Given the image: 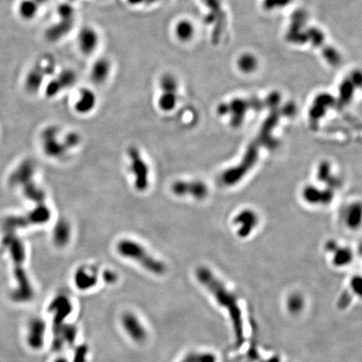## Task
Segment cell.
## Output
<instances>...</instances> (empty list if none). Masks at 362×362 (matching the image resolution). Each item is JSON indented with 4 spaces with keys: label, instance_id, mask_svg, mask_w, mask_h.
<instances>
[{
    "label": "cell",
    "instance_id": "43",
    "mask_svg": "<svg viewBox=\"0 0 362 362\" xmlns=\"http://www.w3.org/2000/svg\"><path fill=\"white\" fill-rule=\"evenodd\" d=\"M36 3H38L39 5L42 6L44 4H46L47 2H49V0H34Z\"/></svg>",
    "mask_w": 362,
    "mask_h": 362
},
{
    "label": "cell",
    "instance_id": "42",
    "mask_svg": "<svg viewBox=\"0 0 362 362\" xmlns=\"http://www.w3.org/2000/svg\"><path fill=\"white\" fill-rule=\"evenodd\" d=\"M145 2H146V0H127V3L131 6L141 5Z\"/></svg>",
    "mask_w": 362,
    "mask_h": 362
},
{
    "label": "cell",
    "instance_id": "4",
    "mask_svg": "<svg viewBox=\"0 0 362 362\" xmlns=\"http://www.w3.org/2000/svg\"><path fill=\"white\" fill-rule=\"evenodd\" d=\"M117 252L120 256L136 261L148 272L156 275H162L166 272V266L163 261L153 257L144 246L134 240L123 239L117 244Z\"/></svg>",
    "mask_w": 362,
    "mask_h": 362
},
{
    "label": "cell",
    "instance_id": "35",
    "mask_svg": "<svg viewBox=\"0 0 362 362\" xmlns=\"http://www.w3.org/2000/svg\"><path fill=\"white\" fill-rule=\"evenodd\" d=\"M304 305H305L304 300L299 294H293L289 298L287 302L288 310L293 313H297L302 310Z\"/></svg>",
    "mask_w": 362,
    "mask_h": 362
},
{
    "label": "cell",
    "instance_id": "30",
    "mask_svg": "<svg viewBox=\"0 0 362 362\" xmlns=\"http://www.w3.org/2000/svg\"><path fill=\"white\" fill-rule=\"evenodd\" d=\"M362 220V208L360 204L353 205L346 213V224L351 228H357Z\"/></svg>",
    "mask_w": 362,
    "mask_h": 362
},
{
    "label": "cell",
    "instance_id": "2",
    "mask_svg": "<svg viewBox=\"0 0 362 362\" xmlns=\"http://www.w3.org/2000/svg\"><path fill=\"white\" fill-rule=\"evenodd\" d=\"M196 278L212 294L218 304L228 311L233 327L236 344L238 346H242L244 342V327L242 312L236 297L226 289L223 283L207 267H201L196 270Z\"/></svg>",
    "mask_w": 362,
    "mask_h": 362
},
{
    "label": "cell",
    "instance_id": "13",
    "mask_svg": "<svg viewBox=\"0 0 362 362\" xmlns=\"http://www.w3.org/2000/svg\"><path fill=\"white\" fill-rule=\"evenodd\" d=\"M46 323L41 319H31L28 325L27 343L33 350L42 348L45 341Z\"/></svg>",
    "mask_w": 362,
    "mask_h": 362
},
{
    "label": "cell",
    "instance_id": "8",
    "mask_svg": "<svg viewBox=\"0 0 362 362\" xmlns=\"http://www.w3.org/2000/svg\"><path fill=\"white\" fill-rule=\"evenodd\" d=\"M76 43L82 54L91 55L99 47L100 35L95 28L90 25H86L78 31Z\"/></svg>",
    "mask_w": 362,
    "mask_h": 362
},
{
    "label": "cell",
    "instance_id": "19",
    "mask_svg": "<svg viewBox=\"0 0 362 362\" xmlns=\"http://www.w3.org/2000/svg\"><path fill=\"white\" fill-rule=\"evenodd\" d=\"M75 20H63L59 19V21L54 23L47 28L46 31V37L52 42H56L64 38L68 35L73 27Z\"/></svg>",
    "mask_w": 362,
    "mask_h": 362
},
{
    "label": "cell",
    "instance_id": "3",
    "mask_svg": "<svg viewBox=\"0 0 362 362\" xmlns=\"http://www.w3.org/2000/svg\"><path fill=\"white\" fill-rule=\"evenodd\" d=\"M2 248L8 249L14 264V276L17 287L11 292V299L16 303L30 301L34 298V289L23 267L25 259V246L16 236L8 233L2 240Z\"/></svg>",
    "mask_w": 362,
    "mask_h": 362
},
{
    "label": "cell",
    "instance_id": "27",
    "mask_svg": "<svg viewBox=\"0 0 362 362\" xmlns=\"http://www.w3.org/2000/svg\"><path fill=\"white\" fill-rule=\"evenodd\" d=\"M24 194L26 198L32 201L33 202L39 203V204H42L46 199V194L44 192L43 190L40 188L32 181L24 185Z\"/></svg>",
    "mask_w": 362,
    "mask_h": 362
},
{
    "label": "cell",
    "instance_id": "16",
    "mask_svg": "<svg viewBox=\"0 0 362 362\" xmlns=\"http://www.w3.org/2000/svg\"><path fill=\"white\" fill-rule=\"evenodd\" d=\"M36 171V165L34 161L28 159L25 160L17 168L16 170L11 174L9 184L13 186L18 185H25L30 182Z\"/></svg>",
    "mask_w": 362,
    "mask_h": 362
},
{
    "label": "cell",
    "instance_id": "46",
    "mask_svg": "<svg viewBox=\"0 0 362 362\" xmlns=\"http://www.w3.org/2000/svg\"><path fill=\"white\" fill-rule=\"evenodd\" d=\"M272 362H277V360L275 359V360H273V361H272Z\"/></svg>",
    "mask_w": 362,
    "mask_h": 362
},
{
    "label": "cell",
    "instance_id": "10",
    "mask_svg": "<svg viewBox=\"0 0 362 362\" xmlns=\"http://www.w3.org/2000/svg\"><path fill=\"white\" fill-rule=\"evenodd\" d=\"M122 325L128 336L137 343H143L147 340V330L134 313L131 312L123 313Z\"/></svg>",
    "mask_w": 362,
    "mask_h": 362
},
{
    "label": "cell",
    "instance_id": "33",
    "mask_svg": "<svg viewBox=\"0 0 362 362\" xmlns=\"http://www.w3.org/2000/svg\"><path fill=\"white\" fill-rule=\"evenodd\" d=\"M257 65L258 61L253 54H243L238 60V66L240 70H242L243 72L254 71L257 67Z\"/></svg>",
    "mask_w": 362,
    "mask_h": 362
},
{
    "label": "cell",
    "instance_id": "44",
    "mask_svg": "<svg viewBox=\"0 0 362 362\" xmlns=\"http://www.w3.org/2000/svg\"><path fill=\"white\" fill-rule=\"evenodd\" d=\"M54 362H68L64 358V357H59V358H57L56 360H54Z\"/></svg>",
    "mask_w": 362,
    "mask_h": 362
},
{
    "label": "cell",
    "instance_id": "39",
    "mask_svg": "<svg viewBox=\"0 0 362 362\" xmlns=\"http://www.w3.org/2000/svg\"><path fill=\"white\" fill-rule=\"evenodd\" d=\"M352 295L349 294V292H344L343 294H341V298L339 300L338 302V306L341 309V310H345L347 308L351 302H352Z\"/></svg>",
    "mask_w": 362,
    "mask_h": 362
},
{
    "label": "cell",
    "instance_id": "38",
    "mask_svg": "<svg viewBox=\"0 0 362 362\" xmlns=\"http://www.w3.org/2000/svg\"><path fill=\"white\" fill-rule=\"evenodd\" d=\"M80 141H81V137L78 134L76 133H69L65 137L64 144H65V147L67 148V150H69V149H72L79 145Z\"/></svg>",
    "mask_w": 362,
    "mask_h": 362
},
{
    "label": "cell",
    "instance_id": "21",
    "mask_svg": "<svg viewBox=\"0 0 362 362\" xmlns=\"http://www.w3.org/2000/svg\"><path fill=\"white\" fill-rule=\"evenodd\" d=\"M71 237V227L68 221L65 219H60L55 224L52 232L53 243L59 248L67 245Z\"/></svg>",
    "mask_w": 362,
    "mask_h": 362
},
{
    "label": "cell",
    "instance_id": "18",
    "mask_svg": "<svg viewBox=\"0 0 362 362\" xmlns=\"http://www.w3.org/2000/svg\"><path fill=\"white\" fill-rule=\"evenodd\" d=\"M97 95L90 88L84 87L80 91L79 97L74 108L76 112L85 115L92 112L97 105Z\"/></svg>",
    "mask_w": 362,
    "mask_h": 362
},
{
    "label": "cell",
    "instance_id": "1",
    "mask_svg": "<svg viewBox=\"0 0 362 362\" xmlns=\"http://www.w3.org/2000/svg\"><path fill=\"white\" fill-rule=\"evenodd\" d=\"M280 116L281 113L278 111H273L270 113L261 126L256 138L248 145L241 162L236 166L224 172L221 177L223 184L234 185L243 180L259 159V150L261 147H277L278 142L272 136V131L278 124Z\"/></svg>",
    "mask_w": 362,
    "mask_h": 362
},
{
    "label": "cell",
    "instance_id": "40",
    "mask_svg": "<svg viewBox=\"0 0 362 362\" xmlns=\"http://www.w3.org/2000/svg\"><path fill=\"white\" fill-rule=\"evenodd\" d=\"M352 288L357 295H361L362 294V278L360 276H356L352 278Z\"/></svg>",
    "mask_w": 362,
    "mask_h": 362
},
{
    "label": "cell",
    "instance_id": "6",
    "mask_svg": "<svg viewBox=\"0 0 362 362\" xmlns=\"http://www.w3.org/2000/svg\"><path fill=\"white\" fill-rule=\"evenodd\" d=\"M172 193L179 197L191 196L196 200L207 198L209 189L201 180H177L170 187Z\"/></svg>",
    "mask_w": 362,
    "mask_h": 362
},
{
    "label": "cell",
    "instance_id": "14",
    "mask_svg": "<svg viewBox=\"0 0 362 362\" xmlns=\"http://www.w3.org/2000/svg\"><path fill=\"white\" fill-rule=\"evenodd\" d=\"M111 60L106 57H100L93 63L90 69L92 82L97 85H103L108 80L112 73Z\"/></svg>",
    "mask_w": 362,
    "mask_h": 362
},
{
    "label": "cell",
    "instance_id": "34",
    "mask_svg": "<svg viewBox=\"0 0 362 362\" xmlns=\"http://www.w3.org/2000/svg\"><path fill=\"white\" fill-rule=\"evenodd\" d=\"M216 358L208 353H191L186 356L180 362H215Z\"/></svg>",
    "mask_w": 362,
    "mask_h": 362
},
{
    "label": "cell",
    "instance_id": "7",
    "mask_svg": "<svg viewBox=\"0 0 362 362\" xmlns=\"http://www.w3.org/2000/svg\"><path fill=\"white\" fill-rule=\"evenodd\" d=\"M51 216L52 212L49 208L43 204H40V206L36 207L31 212L29 213L26 216L9 217L8 225L11 228L14 230L18 227H25L33 224L39 225V224L47 223L51 219Z\"/></svg>",
    "mask_w": 362,
    "mask_h": 362
},
{
    "label": "cell",
    "instance_id": "28",
    "mask_svg": "<svg viewBox=\"0 0 362 362\" xmlns=\"http://www.w3.org/2000/svg\"><path fill=\"white\" fill-rule=\"evenodd\" d=\"M62 91L71 88L77 82V75L72 69H64L55 76Z\"/></svg>",
    "mask_w": 362,
    "mask_h": 362
},
{
    "label": "cell",
    "instance_id": "41",
    "mask_svg": "<svg viewBox=\"0 0 362 362\" xmlns=\"http://www.w3.org/2000/svg\"><path fill=\"white\" fill-rule=\"evenodd\" d=\"M103 279L106 283H114L117 280V275L112 271L106 270L103 272Z\"/></svg>",
    "mask_w": 362,
    "mask_h": 362
},
{
    "label": "cell",
    "instance_id": "31",
    "mask_svg": "<svg viewBox=\"0 0 362 362\" xmlns=\"http://www.w3.org/2000/svg\"><path fill=\"white\" fill-rule=\"evenodd\" d=\"M158 86L161 92H170L177 93L178 81L176 77L172 74L166 73L162 75L158 81Z\"/></svg>",
    "mask_w": 362,
    "mask_h": 362
},
{
    "label": "cell",
    "instance_id": "29",
    "mask_svg": "<svg viewBox=\"0 0 362 362\" xmlns=\"http://www.w3.org/2000/svg\"><path fill=\"white\" fill-rule=\"evenodd\" d=\"M332 100L330 99V97H326L323 96L319 100H317V106H313V108L310 111V118L312 122L317 123L319 122V120L324 116V112H325V106L331 103Z\"/></svg>",
    "mask_w": 362,
    "mask_h": 362
},
{
    "label": "cell",
    "instance_id": "12",
    "mask_svg": "<svg viewBox=\"0 0 362 362\" xmlns=\"http://www.w3.org/2000/svg\"><path fill=\"white\" fill-rule=\"evenodd\" d=\"M234 223L239 226L238 236L245 238L251 234L259 224V216L254 210H243L234 218Z\"/></svg>",
    "mask_w": 362,
    "mask_h": 362
},
{
    "label": "cell",
    "instance_id": "9",
    "mask_svg": "<svg viewBox=\"0 0 362 362\" xmlns=\"http://www.w3.org/2000/svg\"><path fill=\"white\" fill-rule=\"evenodd\" d=\"M58 128L49 127L42 134V143L46 155L52 158H60L67 151L64 142H60L57 138Z\"/></svg>",
    "mask_w": 362,
    "mask_h": 362
},
{
    "label": "cell",
    "instance_id": "25",
    "mask_svg": "<svg viewBox=\"0 0 362 362\" xmlns=\"http://www.w3.org/2000/svg\"><path fill=\"white\" fill-rule=\"evenodd\" d=\"M333 263L336 267H344L350 264L353 259L352 251L348 248L340 247L338 244L332 251Z\"/></svg>",
    "mask_w": 362,
    "mask_h": 362
},
{
    "label": "cell",
    "instance_id": "23",
    "mask_svg": "<svg viewBox=\"0 0 362 362\" xmlns=\"http://www.w3.org/2000/svg\"><path fill=\"white\" fill-rule=\"evenodd\" d=\"M41 6L34 0H21L18 6V12L22 19L32 20L38 15Z\"/></svg>",
    "mask_w": 362,
    "mask_h": 362
},
{
    "label": "cell",
    "instance_id": "37",
    "mask_svg": "<svg viewBox=\"0 0 362 362\" xmlns=\"http://www.w3.org/2000/svg\"><path fill=\"white\" fill-rule=\"evenodd\" d=\"M89 349L86 345L77 346L74 352L73 362H87Z\"/></svg>",
    "mask_w": 362,
    "mask_h": 362
},
{
    "label": "cell",
    "instance_id": "17",
    "mask_svg": "<svg viewBox=\"0 0 362 362\" xmlns=\"http://www.w3.org/2000/svg\"><path fill=\"white\" fill-rule=\"evenodd\" d=\"M74 281L76 286L80 290L91 289L98 283L97 269L93 267H80L76 270Z\"/></svg>",
    "mask_w": 362,
    "mask_h": 362
},
{
    "label": "cell",
    "instance_id": "36",
    "mask_svg": "<svg viewBox=\"0 0 362 362\" xmlns=\"http://www.w3.org/2000/svg\"><path fill=\"white\" fill-rule=\"evenodd\" d=\"M62 92V89L60 87L57 79L54 77V79H52L47 83V87L45 89V93L47 98H54L55 96H57L59 93Z\"/></svg>",
    "mask_w": 362,
    "mask_h": 362
},
{
    "label": "cell",
    "instance_id": "24",
    "mask_svg": "<svg viewBox=\"0 0 362 362\" xmlns=\"http://www.w3.org/2000/svg\"><path fill=\"white\" fill-rule=\"evenodd\" d=\"M174 34L180 41L187 42L191 41L195 34L193 24L187 19H181L175 25Z\"/></svg>",
    "mask_w": 362,
    "mask_h": 362
},
{
    "label": "cell",
    "instance_id": "11",
    "mask_svg": "<svg viewBox=\"0 0 362 362\" xmlns=\"http://www.w3.org/2000/svg\"><path fill=\"white\" fill-rule=\"evenodd\" d=\"M72 311V305L68 298L59 295L52 300L49 306V312L53 315L54 326L63 324Z\"/></svg>",
    "mask_w": 362,
    "mask_h": 362
},
{
    "label": "cell",
    "instance_id": "22",
    "mask_svg": "<svg viewBox=\"0 0 362 362\" xmlns=\"http://www.w3.org/2000/svg\"><path fill=\"white\" fill-rule=\"evenodd\" d=\"M317 177L320 182L326 184L328 188L331 189L333 191L341 186V181L333 175L331 165L328 161H323L319 163Z\"/></svg>",
    "mask_w": 362,
    "mask_h": 362
},
{
    "label": "cell",
    "instance_id": "20",
    "mask_svg": "<svg viewBox=\"0 0 362 362\" xmlns=\"http://www.w3.org/2000/svg\"><path fill=\"white\" fill-rule=\"evenodd\" d=\"M51 73L49 69L41 65L36 66L28 73L25 79V88L29 93H36L43 84L45 77Z\"/></svg>",
    "mask_w": 362,
    "mask_h": 362
},
{
    "label": "cell",
    "instance_id": "5",
    "mask_svg": "<svg viewBox=\"0 0 362 362\" xmlns=\"http://www.w3.org/2000/svg\"><path fill=\"white\" fill-rule=\"evenodd\" d=\"M128 155L130 160V170L134 178V187L139 192L147 191L150 186V167L147 162L137 147L129 148Z\"/></svg>",
    "mask_w": 362,
    "mask_h": 362
},
{
    "label": "cell",
    "instance_id": "32",
    "mask_svg": "<svg viewBox=\"0 0 362 362\" xmlns=\"http://www.w3.org/2000/svg\"><path fill=\"white\" fill-rule=\"evenodd\" d=\"M57 15L59 19H63V20H75V15H76V10L71 3L65 2V3H60L58 6Z\"/></svg>",
    "mask_w": 362,
    "mask_h": 362
},
{
    "label": "cell",
    "instance_id": "26",
    "mask_svg": "<svg viewBox=\"0 0 362 362\" xmlns=\"http://www.w3.org/2000/svg\"><path fill=\"white\" fill-rule=\"evenodd\" d=\"M178 101L177 93L161 92L158 98V106L163 112H171L176 106Z\"/></svg>",
    "mask_w": 362,
    "mask_h": 362
},
{
    "label": "cell",
    "instance_id": "15",
    "mask_svg": "<svg viewBox=\"0 0 362 362\" xmlns=\"http://www.w3.org/2000/svg\"><path fill=\"white\" fill-rule=\"evenodd\" d=\"M303 197L310 204L327 205L332 202L334 191L328 187L320 190L313 185H309L304 189Z\"/></svg>",
    "mask_w": 362,
    "mask_h": 362
},
{
    "label": "cell",
    "instance_id": "45",
    "mask_svg": "<svg viewBox=\"0 0 362 362\" xmlns=\"http://www.w3.org/2000/svg\"><path fill=\"white\" fill-rule=\"evenodd\" d=\"M67 2H69V3H72V2H75V1H76V0H66Z\"/></svg>",
    "mask_w": 362,
    "mask_h": 362
}]
</instances>
